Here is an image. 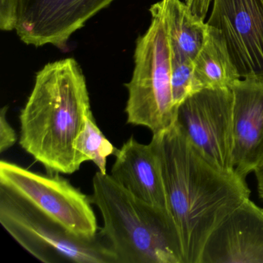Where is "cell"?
I'll list each match as a JSON object with an SVG mask.
<instances>
[{"label": "cell", "mask_w": 263, "mask_h": 263, "mask_svg": "<svg viewBox=\"0 0 263 263\" xmlns=\"http://www.w3.org/2000/svg\"><path fill=\"white\" fill-rule=\"evenodd\" d=\"M167 205L181 241L183 263H200L215 228L250 196L246 179L208 162L176 124L153 135Z\"/></svg>", "instance_id": "obj_1"}, {"label": "cell", "mask_w": 263, "mask_h": 263, "mask_svg": "<svg viewBox=\"0 0 263 263\" xmlns=\"http://www.w3.org/2000/svg\"><path fill=\"white\" fill-rule=\"evenodd\" d=\"M90 111L85 77L73 58L46 64L20 115L21 147L50 173L79 170L74 142Z\"/></svg>", "instance_id": "obj_2"}, {"label": "cell", "mask_w": 263, "mask_h": 263, "mask_svg": "<svg viewBox=\"0 0 263 263\" xmlns=\"http://www.w3.org/2000/svg\"><path fill=\"white\" fill-rule=\"evenodd\" d=\"M92 203L103 218L100 229L117 263H183L173 219L138 199L111 175L97 172Z\"/></svg>", "instance_id": "obj_3"}, {"label": "cell", "mask_w": 263, "mask_h": 263, "mask_svg": "<svg viewBox=\"0 0 263 263\" xmlns=\"http://www.w3.org/2000/svg\"><path fill=\"white\" fill-rule=\"evenodd\" d=\"M152 22L137 40L135 68L125 84L127 124L147 127L158 135L175 122L177 110L171 85V45L164 16L158 4L151 7Z\"/></svg>", "instance_id": "obj_4"}, {"label": "cell", "mask_w": 263, "mask_h": 263, "mask_svg": "<svg viewBox=\"0 0 263 263\" xmlns=\"http://www.w3.org/2000/svg\"><path fill=\"white\" fill-rule=\"evenodd\" d=\"M0 223L15 241L45 263H117L99 230L80 236L34 206L0 186Z\"/></svg>", "instance_id": "obj_5"}, {"label": "cell", "mask_w": 263, "mask_h": 263, "mask_svg": "<svg viewBox=\"0 0 263 263\" xmlns=\"http://www.w3.org/2000/svg\"><path fill=\"white\" fill-rule=\"evenodd\" d=\"M0 186L80 236L95 237L98 227L90 197L59 173L41 174L2 160Z\"/></svg>", "instance_id": "obj_6"}, {"label": "cell", "mask_w": 263, "mask_h": 263, "mask_svg": "<svg viewBox=\"0 0 263 263\" xmlns=\"http://www.w3.org/2000/svg\"><path fill=\"white\" fill-rule=\"evenodd\" d=\"M232 89L204 88L178 106L175 122L208 162L227 174H235L232 164Z\"/></svg>", "instance_id": "obj_7"}, {"label": "cell", "mask_w": 263, "mask_h": 263, "mask_svg": "<svg viewBox=\"0 0 263 263\" xmlns=\"http://www.w3.org/2000/svg\"><path fill=\"white\" fill-rule=\"evenodd\" d=\"M115 0H18L16 34L27 45L64 48L70 36Z\"/></svg>", "instance_id": "obj_8"}, {"label": "cell", "mask_w": 263, "mask_h": 263, "mask_svg": "<svg viewBox=\"0 0 263 263\" xmlns=\"http://www.w3.org/2000/svg\"><path fill=\"white\" fill-rule=\"evenodd\" d=\"M207 24L218 30L240 78L263 81V0H212Z\"/></svg>", "instance_id": "obj_9"}, {"label": "cell", "mask_w": 263, "mask_h": 263, "mask_svg": "<svg viewBox=\"0 0 263 263\" xmlns=\"http://www.w3.org/2000/svg\"><path fill=\"white\" fill-rule=\"evenodd\" d=\"M200 263H263V209L246 200L212 232Z\"/></svg>", "instance_id": "obj_10"}, {"label": "cell", "mask_w": 263, "mask_h": 263, "mask_svg": "<svg viewBox=\"0 0 263 263\" xmlns=\"http://www.w3.org/2000/svg\"><path fill=\"white\" fill-rule=\"evenodd\" d=\"M232 110V164L240 178L263 162V81L238 80L231 87Z\"/></svg>", "instance_id": "obj_11"}, {"label": "cell", "mask_w": 263, "mask_h": 263, "mask_svg": "<svg viewBox=\"0 0 263 263\" xmlns=\"http://www.w3.org/2000/svg\"><path fill=\"white\" fill-rule=\"evenodd\" d=\"M115 156L112 178L138 199L171 216L155 143L151 141L148 144H141L130 137Z\"/></svg>", "instance_id": "obj_12"}, {"label": "cell", "mask_w": 263, "mask_h": 263, "mask_svg": "<svg viewBox=\"0 0 263 263\" xmlns=\"http://www.w3.org/2000/svg\"><path fill=\"white\" fill-rule=\"evenodd\" d=\"M198 90L231 88L241 79L220 32L209 26L205 39L194 60Z\"/></svg>", "instance_id": "obj_13"}, {"label": "cell", "mask_w": 263, "mask_h": 263, "mask_svg": "<svg viewBox=\"0 0 263 263\" xmlns=\"http://www.w3.org/2000/svg\"><path fill=\"white\" fill-rule=\"evenodd\" d=\"M157 4L164 16L171 46L194 61L205 39L207 23L181 0H161Z\"/></svg>", "instance_id": "obj_14"}, {"label": "cell", "mask_w": 263, "mask_h": 263, "mask_svg": "<svg viewBox=\"0 0 263 263\" xmlns=\"http://www.w3.org/2000/svg\"><path fill=\"white\" fill-rule=\"evenodd\" d=\"M74 149L80 165L93 161L102 174H107V157L115 155L118 151L97 125L92 111L86 116L84 127L75 140Z\"/></svg>", "instance_id": "obj_15"}, {"label": "cell", "mask_w": 263, "mask_h": 263, "mask_svg": "<svg viewBox=\"0 0 263 263\" xmlns=\"http://www.w3.org/2000/svg\"><path fill=\"white\" fill-rule=\"evenodd\" d=\"M171 85L173 104L176 110L184 100L199 91L194 73V61L175 50L172 46Z\"/></svg>", "instance_id": "obj_16"}, {"label": "cell", "mask_w": 263, "mask_h": 263, "mask_svg": "<svg viewBox=\"0 0 263 263\" xmlns=\"http://www.w3.org/2000/svg\"><path fill=\"white\" fill-rule=\"evenodd\" d=\"M8 107L5 106L0 112V152L4 153L14 145L17 141L16 132L7 120Z\"/></svg>", "instance_id": "obj_17"}, {"label": "cell", "mask_w": 263, "mask_h": 263, "mask_svg": "<svg viewBox=\"0 0 263 263\" xmlns=\"http://www.w3.org/2000/svg\"><path fill=\"white\" fill-rule=\"evenodd\" d=\"M18 0H0V28L11 31L16 28Z\"/></svg>", "instance_id": "obj_18"}, {"label": "cell", "mask_w": 263, "mask_h": 263, "mask_svg": "<svg viewBox=\"0 0 263 263\" xmlns=\"http://www.w3.org/2000/svg\"><path fill=\"white\" fill-rule=\"evenodd\" d=\"M212 2V0H184L192 13L203 20H205Z\"/></svg>", "instance_id": "obj_19"}, {"label": "cell", "mask_w": 263, "mask_h": 263, "mask_svg": "<svg viewBox=\"0 0 263 263\" xmlns=\"http://www.w3.org/2000/svg\"><path fill=\"white\" fill-rule=\"evenodd\" d=\"M257 180L258 195L263 200V162L258 164L253 171Z\"/></svg>", "instance_id": "obj_20"}]
</instances>
